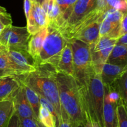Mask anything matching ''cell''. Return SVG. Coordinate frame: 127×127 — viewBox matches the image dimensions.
I'll use <instances>...</instances> for the list:
<instances>
[{
  "label": "cell",
  "mask_w": 127,
  "mask_h": 127,
  "mask_svg": "<svg viewBox=\"0 0 127 127\" xmlns=\"http://www.w3.org/2000/svg\"><path fill=\"white\" fill-rule=\"evenodd\" d=\"M62 110L74 124L86 122L83 87L73 76L57 73Z\"/></svg>",
  "instance_id": "1"
},
{
  "label": "cell",
  "mask_w": 127,
  "mask_h": 127,
  "mask_svg": "<svg viewBox=\"0 0 127 127\" xmlns=\"http://www.w3.org/2000/svg\"><path fill=\"white\" fill-rule=\"evenodd\" d=\"M56 76L55 68L45 64H38L35 71L17 78L21 83L31 88L38 95L52 102L55 108L58 119L62 113V107Z\"/></svg>",
  "instance_id": "2"
},
{
  "label": "cell",
  "mask_w": 127,
  "mask_h": 127,
  "mask_svg": "<svg viewBox=\"0 0 127 127\" xmlns=\"http://www.w3.org/2000/svg\"><path fill=\"white\" fill-rule=\"evenodd\" d=\"M82 87L86 122L90 121L95 127H104L103 106L105 88L100 74L95 73L86 85Z\"/></svg>",
  "instance_id": "3"
},
{
  "label": "cell",
  "mask_w": 127,
  "mask_h": 127,
  "mask_svg": "<svg viewBox=\"0 0 127 127\" xmlns=\"http://www.w3.org/2000/svg\"><path fill=\"white\" fill-rule=\"evenodd\" d=\"M73 52L74 78L81 86H84L95 73L90 47L78 40H69Z\"/></svg>",
  "instance_id": "4"
},
{
  "label": "cell",
  "mask_w": 127,
  "mask_h": 127,
  "mask_svg": "<svg viewBox=\"0 0 127 127\" xmlns=\"http://www.w3.org/2000/svg\"><path fill=\"white\" fill-rule=\"evenodd\" d=\"M104 12L95 9L81 20L67 35L66 38L70 40H78L88 45L95 44L99 38V28L102 21Z\"/></svg>",
  "instance_id": "5"
},
{
  "label": "cell",
  "mask_w": 127,
  "mask_h": 127,
  "mask_svg": "<svg viewBox=\"0 0 127 127\" xmlns=\"http://www.w3.org/2000/svg\"><path fill=\"white\" fill-rule=\"evenodd\" d=\"M47 28L48 34L45 38L37 63V65L48 64L55 68L68 40L58 29L50 26Z\"/></svg>",
  "instance_id": "6"
},
{
  "label": "cell",
  "mask_w": 127,
  "mask_h": 127,
  "mask_svg": "<svg viewBox=\"0 0 127 127\" xmlns=\"http://www.w3.org/2000/svg\"><path fill=\"white\" fill-rule=\"evenodd\" d=\"M31 34L27 27L6 26L0 34V45L8 50H27Z\"/></svg>",
  "instance_id": "7"
},
{
  "label": "cell",
  "mask_w": 127,
  "mask_h": 127,
  "mask_svg": "<svg viewBox=\"0 0 127 127\" xmlns=\"http://www.w3.org/2000/svg\"><path fill=\"white\" fill-rule=\"evenodd\" d=\"M117 42V39L104 36L100 37L95 44L89 46L92 62L96 74H100L102 68L106 63Z\"/></svg>",
  "instance_id": "8"
},
{
  "label": "cell",
  "mask_w": 127,
  "mask_h": 127,
  "mask_svg": "<svg viewBox=\"0 0 127 127\" xmlns=\"http://www.w3.org/2000/svg\"><path fill=\"white\" fill-rule=\"evenodd\" d=\"M7 52L15 76L27 75L37 69V62L27 50L7 49Z\"/></svg>",
  "instance_id": "9"
},
{
  "label": "cell",
  "mask_w": 127,
  "mask_h": 127,
  "mask_svg": "<svg viewBox=\"0 0 127 127\" xmlns=\"http://www.w3.org/2000/svg\"><path fill=\"white\" fill-rule=\"evenodd\" d=\"M96 7V0H77L70 16L59 30L66 37L70 31L83 19L94 11Z\"/></svg>",
  "instance_id": "10"
},
{
  "label": "cell",
  "mask_w": 127,
  "mask_h": 127,
  "mask_svg": "<svg viewBox=\"0 0 127 127\" xmlns=\"http://www.w3.org/2000/svg\"><path fill=\"white\" fill-rule=\"evenodd\" d=\"M11 101L13 103L14 110L19 119H33L38 120L26 97L24 88L22 83L19 88L12 95Z\"/></svg>",
  "instance_id": "11"
},
{
  "label": "cell",
  "mask_w": 127,
  "mask_h": 127,
  "mask_svg": "<svg viewBox=\"0 0 127 127\" xmlns=\"http://www.w3.org/2000/svg\"><path fill=\"white\" fill-rule=\"evenodd\" d=\"M48 19L42 6L37 2H32L29 17L27 19V29L31 35L37 33L48 27Z\"/></svg>",
  "instance_id": "12"
},
{
  "label": "cell",
  "mask_w": 127,
  "mask_h": 127,
  "mask_svg": "<svg viewBox=\"0 0 127 127\" xmlns=\"http://www.w3.org/2000/svg\"><path fill=\"white\" fill-rule=\"evenodd\" d=\"M127 69V64L105 63L100 73V78L104 86H111Z\"/></svg>",
  "instance_id": "13"
},
{
  "label": "cell",
  "mask_w": 127,
  "mask_h": 127,
  "mask_svg": "<svg viewBox=\"0 0 127 127\" xmlns=\"http://www.w3.org/2000/svg\"><path fill=\"white\" fill-rule=\"evenodd\" d=\"M55 70L58 73L74 77L73 52L71 45L69 41L62 52L60 59L56 66Z\"/></svg>",
  "instance_id": "14"
},
{
  "label": "cell",
  "mask_w": 127,
  "mask_h": 127,
  "mask_svg": "<svg viewBox=\"0 0 127 127\" xmlns=\"http://www.w3.org/2000/svg\"><path fill=\"white\" fill-rule=\"evenodd\" d=\"M21 81L13 76L4 77L0 79V102L11 100L12 95L19 88Z\"/></svg>",
  "instance_id": "15"
},
{
  "label": "cell",
  "mask_w": 127,
  "mask_h": 127,
  "mask_svg": "<svg viewBox=\"0 0 127 127\" xmlns=\"http://www.w3.org/2000/svg\"><path fill=\"white\" fill-rule=\"evenodd\" d=\"M48 28L46 27L37 33L33 35H31L30 36L27 45V51L36 61V62L38 61L43 42L48 34Z\"/></svg>",
  "instance_id": "16"
},
{
  "label": "cell",
  "mask_w": 127,
  "mask_h": 127,
  "mask_svg": "<svg viewBox=\"0 0 127 127\" xmlns=\"http://www.w3.org/2000/svg\"><path fill=\"white\" fill-rule=\"evenodd\" d=\"M118 104L109 101L104 95L103 106V121L104 127H118L117 107Z\"/></svg>",
  "instance_id": "17"
},
{
  "label": "cell",
  "mask_w": 127,
  "mask_h": 127,
  "mask_svg": "<svg viewBox=\"0 0 127 127\" xmlns=\"http://www.w3.org/2000/svg\"><path fill=\"white\" fill-rule=\"evenodd\" d=\"M55 1L60 9L61 17L59 21L55 26H50V27H55V28L60 29L64 25V24L70 16L73 6L77 0H55Z\"/></svg>",
  "instance_id": "18"
},
{
  "label": "cell",
  "mask_w": 127,
  "mask_h": 127,
  "mask_svg": "<svg viewBox=\"0 0 127 127\" xmlns=\"http://www.w3.org/2000/svg\"><path fill=\"white\" fill-rule=\"evenodd\" d=\"M106 63L113 64H127V45H115Z\"/></svg>",
  "instance_id": "19"
},
{
  "label": "cell",
  "mask_w": 127,
  "mask_h": 127,
  "mask_svg": "<svg viewBox=\"0 0 127 127\" xmlns=\"http://www.w3.org/2000/svg\"><path fill=\"white\" fill-rule=\"evenodd\" d=\"M14 111L11 100L0 102V127H7Z\"/></svg>",
  "instance_id": "20"
},
{
  "label": "cell",
  "mask_w": 127,
  "mask_h": 127,
  "mask_svg": "<svg viewBox=\"0 0 127 127\" xmlns=\"http://www.w3.org/2000/svg\"><path fill=\"white\" fill-rule=\"evenodd\" d=\"M20 81V80H19ZM22 83L24 88L25 90V93H26V97L36 117L38 119V112H39L40 107V103L39 96L38 94L35 93L33 90H32L31 88L27 86V85Z\"/></svg>",
  "instance_id": "21"
},
{
  "label": "cell",
  "mask_w": 127,
  "mask_h": 127,
  "mask_svg": "<svg viewBox=\"0 0 127 127\" xmlns=\"http://www.w3.org/2000/svg\"><path fill=\"white\" fill-rule=\"evenodd\" d=\"M123 101L127 104V69L112 84Z\"/></svg>",
  "instance_id": "22"
},
{
  "label": "cell",
  "mask_w": 127,
  "mask_h": 127,
  "mask_svg": "<svg viewBox=\"0 0 127 127\" xmlns=\"http://www.w3.org/2000/svg\"><path fill=\"white\" fill-rule=\"evenodd\" d=\"M38 121L45 127H57V118L41 105L38 112Z\"/></svg>",
  "instance_id": "23"
},
{
  "label": "cell",
  "mask_w": 127,
  "mask_h": 127,
  "mask_svg": "<svg viewBox=\"0 0 127 127\" xmlns=\"http://www.w3.org/2000/svg\"><path fill=\"white\" fill-rule=\"evenodd\" d=\"M118 127H127V104L120 100L117 107Z\"/></svg>",
  "instance_id": "24"
},
{
  "label": "cell",
  "mask_w": 127,
  "mask_h": 127,
  "mask_svg": "<svg viewBox=\"0 0 127 127\" xmlns=\"http://www.w3.org/2000/svg\"><path fill=\"white\" fill-rule=\"evenodd\" d=\"M123 14L124 13H122L121 11H118L115 9H111L102 15V19H106L112 22L114 26L120 27Z\"/></svg>",
  "instance_id": "25"
},
{
  "label": "cell",
  "mask_w": 127,
  "mask_h": 127,
  "mask_svg": "<svg viewBox=\"0 0 127 127\" xmlns=\"http://www.w3.org/2000/svg\"><path fill=\"white\" fill-rule=\"evenodd\" d=\"M104 1L106 12L111 9H115L122 13L127 12V0H104Z\"/></svg>",
  "instance_id": "26"
},
{
  "label": "cell",
  "mask_w": 127,
  "mask_h": 127,
  "mask_svg": "<svg viewBox=\"0 0 127 127\" xmlns=\"http://www.w3.org/2000/svg\"><path fill=\"white\" fill-rule=\"evenodd\" d=\"M0 69L10 71L12 73L11 62L7 55V48L1 45H0Z\"/></svg>",
  "instance_id": "27"
},
{
  "label": "cell",
  "mask_w": 127,
  "mask_h": 127,
  "mask_svg": "<svg viewBox=\"0 0 127 127\" xmlns=\"http://www.w3.org/2000/svg\"><path fill=\"white\" fill-rule=\"evenodd\" d=\"M57 127H74L75 124H73L67 114L62 110L60 117L57 119Z\"/></svg>",
  "instance_id": "28"
},
{
  "label": "cell",
  "mask_w": 127,
  "mask_h": 127,
  "mask_svg": "<svg viewBox=\"0 0 127 127\" xmlns=\"http://www.w3.org/2000/svg\"><path fill=\"white\" fill-rule=\"evenodd\" d=\"M39 96L40 99V105L43 107H44L45 109H46L47 110H48L52 114H53L57 119V112H56L55 108L53 106V104H52L51 102H50L49 100H47V99H45V97H43L42 96Z\"/></svg>",
  "instance_id": "29"
},
{
  "label": "cell",
  "mask_w": 127,
  "mask_h": 127,
  "mask_svg": "<svg viewBox=\"0 0 127 127\" xmlns=\"http://www.w3.org/2000/svg\"><path fill=\"white\" fill-rule=\"evenodd\" d=\"M20 127H38V120L33 119H20Z\"/></svg>",
  "instance_id": "30"
},
{
  "label": "cell",
  "mask_w": 127,
  "mask_h": 127,
  "mask_svg": "<svg viewBox=\"0 0 127 127\" xmlns=\"http://www.w3.org/2000/svg\"><path fill=\"white\" fill-rule=\"evenodd\" d=\"M7 127H20V119L14 110L11 115Z\"/></svg>",
  "instance_id": "31"
},
{
  "label": "cell",
  "mask_w": 127,
  "mask_h": 127,
  "mask_svg": "<svg viewBox=\"0 0 127 127\" xmlns=\"http://www.w3.org/2000/svg\"><path fill=\"white\" fill-rule=\"evenodd\" d=\"M127 33V12L124 13L120 22V37Z\"/></svg>",
  "instance_id": "32"
},
{
  "label": "cell",
  "mask_w": 127,
  "mask_h": 127,
  "mask_svg": "<svg viewBox=\"0 0 127 127\" xmlns=\"http://www.w3.org/2000/svg\"><path fill=\"white\" fill-rule=\"evenodd\" d=\"M32 2L31 0H24V12L26 17V19H28V17H29V15L31 12V9H32Z\"/></svg>",
  "instance_id": "33"
},
{
  "label": "cell",
  "mask_w": 127,
  "mask_h": 127,
  "mask_svg": "<svg viewBox=\"0 0 127 127\" xmlns=\"http://www.w3.org/2000/svg\"><path fill=\"white\" fill-rule=\"evenodd\" d=\"M116 45H127V33L123 35L120 36L117 39Z\"/></svg>",
  "instance_id": "34"
},
{
  "label": "cell",
  "mask_w": 127,
  "mask_h": 127,
  "mask_svg": "<svg viewBox=\"0 0 127 127\" xmlns=\"http://www.w3.org/2000/svg\"><path fill=\"white\" fill-rule=\"evenodd\" d=\"M15 76L14 74L10 71L7 70H2V69H0V79L6 76Z\"/></svg>",
  "instance_id": "35"
},
{
  "label": "cell",
  "mask_w": 127,
  "mask_h": 127,
  "mask_svg": "<svg viewBox=\"0 0 127 127\" xmlns=\"http://www.w3.org/2000/svg\"><path fill=\"white\" fill-rule=\"evenodd\" d=\"M84 124H85L86 127H95V126L90 121H86Z\"/></svg>",
  "instance_id": "36"
},
{
  "label": "cell",
  "mask_w": 127,
  "mask_h": 127,
  "mask_svg": "<svg viewBox=\"0 0 127 127\" xmlns=\"http://www.w3.org/2000/svg\"><path fill=\"white\" fill-rule=\"evenodd\" d=\"M5 27V26L3 24V23L2 22V21L0 19V34H1V32L2 31V30L4 29V28Z\"/></svg>",
  "instance_id": "37"
},
{
  "label": "cell",
  "mask_w": 127,
  "mask_h": 127,
  "mask_svg": "<svg viewBox=\"0 0 127 127\" xmlns=\"http://www.w3.org/2000/svg\"><path fill=\"white\" fill-rule=\"evenodd\" d=\"M74 127H86L84 123H79V124H75Z\"/></svg>",
  "instance_id": "38"
},
{
  "label": "cell",
  "mask_w": 127,
  "mask_h": 127,
  "mask_svg": "<svg viewBox=\"0 0 127 127\" xmlns=\"http://www.w3.org/2000/svg\"><path fill=\"white\" fill-rule=\"evenodd\" d=\"M5 12H7V11H6V9H5L4 7L0 6V14H1V13H5Z\"/></svg>",
  "instance_id": "39"
},
{
  "label": "cell",
  "mask_w": 127,
  "mask_h": 127,
  "mask_svg": "<svg viewBox=\"0 0 127 127\" xmlns=\"http://www.w3.org/2000/svg\"><path fill=\"white\" fill-rule=\"evenodd\" d=\"M45 0H36L35 2H37V3L39 4L40 5V6H42V4H43V2H45Z\"/></svg>",
  "instance_id": "40"
},
{
  "label": "cell",
  "mask_w": 127,
  "mask_h": 127,
  "mask_svg": "<svg viewBox=\"0 0 127 127\" xmlns=\"http://www.w3.org/2000/svg\"><path fill=\"white\" fill-rule=\"evenodd\" d=\"M38 127H45L43 126V125H42V124H41L38 121Z\"/></svg>",
  "instance_id": "41"
},
{
  "label": "cell",
  "mask_w": 127,
  "mask_h": 127,
  "mask_svg": "<svg viewBox=\"0 0 127 127\" xmlns=\"http://www.w3.org/2000/svg\"><path fill=\"white\" fill-rule=\"evenodd\" d=\"M31 1H32V2H35V1H36V0H31Z\"/></svg>",
  "instance_id": "42"
},
{
  "label": "cell",
  "mask_w": 127,
  "mask_h": 127,
  "mask_svg": "<svg viewBox=\"0 0 127 127\" xmlns=\"http://www.w3.org/2000/svg\"></svg>",
  "instance_id": "43"
}]
</instances>
